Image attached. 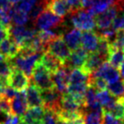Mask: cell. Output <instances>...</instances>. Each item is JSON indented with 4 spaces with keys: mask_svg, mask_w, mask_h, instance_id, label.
Here are the masks:
<instances>
[{
    "mask_svg": "<svg viewBox=\"0 0 124 124\" xmlns=\"http://www.w3.org/2000/svg\"><path fill=\"white\" fill-rule=\"evenodd\" d=\"M41 53H35L27 49H20L19 55L10 60L14 67H16L25 72L28 76H31L33 68L40 60Z\"/></svg>",
    "mask_w": 124,
    "mask_h": 124,
    "instance_id": "cell-1",
    "label": "cell"
},
{
    "mask_svg": "<svg viewBox=\"0 0 124 124\" xmlns=\"http://www.w3.org/2000/svg\"><path fill=\"white\" fill-rule=\"evenodd\" d=\"M31 77L34 82V84L39 88L41 91L49 90L55 88L53 81L52 78V74L45 68L39 60L33 68Z\"/></svg>",
    "mask_w": 124,
    "mask_h": 124,
    "instance_id": "cell-2",
    "label": "cell"
},
{
    "mask_svg": "<svg viewBox=\"0 0 124 124\" xmlns=\"http://www.w3.org/2000/svg\"><path fill=\"white\" fill-rule=\"evenodd\" d=\"M46 51L56 57L62 63V66L65 65L71 54V50L68 47L62 35H58L57 38H54L52 41L48 43Z\"/></svg>",
    "mask_w": 124,
    "mask_h": 124,
    "instance_id": "cell-3",
    "label": "cell"
},
{
    "mask_svg": "<svg viewBox=\"0 0 124 124\" xmlns=\"http://www.w3.org/2000/svg\"><path fill=\"white\" fill-rule=\"evenodd\" d=\"M72 23L75 28L80 31H93L95 26V15H91L87 10H81L72 13Z\"/></svg>",
    "mask_w": 124,
    "mask_h": 124,
    "instance_id": "cell-4",
    "label": "cell"
},
{
    "mask_svg": "<svg viewBox=\"0 0 124 124\" xmlns=\"http://www.w3.org/2000/svg\"><path fill=\"white\" fill-rule=\"evenodd\" d=\"M9 32L12 39L20 47V49L25 48L29 42L37 34L36 29H26L23 26H10Z\"/></svg>",
    "mask_w": 124,
    "mask_h": 124,
    "instance_id": "cell-5",
    "label": "cell"
},
{
    "mask_svg": "<svg viewBox=\"0 0 124 124\" xmlns=\"http://www.w3.org/2000/svg\"><path fill=\"white\" fill-rule=\"evenodd\" d=\"M8 84L17 92H22L26 90L30 84V77L16 67H14L8 76Z\"/></svg>",
    "mask_w": 124,
    "mask_h": 124,
    "instance_id": "cell-6",
    "label": "cell"
},
{
    "mask_svg": "<svg viewBox=\"0 0 124 124\" xmlns=\"http://www.w3.org/2000/svg\"><path fill=\"white\" fill-rule=\"evenodd\" d=\"M121 9L119 2H116L114 5L110 7L109 9L99 15H95V26L99 29L108 28L112 25L114 19L117 16L118 10Z\"/></svg>",
    "mask_w": 124,
    "mask_h": 124,
    "instance_id": "cell-7",
    "label": "cell"
},
{
    "mask_svg": "<svg viewBox=\"0 0 124 124\" xmlns=\"http://www.w3.org/2000/svg\"><path fill=\"white\" fill-rule=\"evenodd\" d=\"M34 22L40 30H47L49 28L60 25L62 22V19L54 15L50 10H44L38 15Z\"/></svg>",
    "mask_w": 124,
    "mask_h": 124,
    "instance_id": "cell-8",
    "label": "cell"
},
{
    "mask_svg": "<svg viewBox=\"0 0 124 124\" xmlns=\"http://www.w3.org/2000/svg\"><path fill=\"white\" fill-rule=\"evenodd\" d=\"M91 76L103 78L107 83H115L120 80L121 77L118 69L111 66L107 61L103 62L98 69L92 73Z\"/></svg>",
    "mask_w": 124,
    "mask_h": 124,
    "instance_id": "cell-9",
    "label": "cell"
},
{
    "mask_svg": "<svg viewBox=\"0 0 124 124\" xmlns=\"http://www.w3.org/2000/svg\"><path fill=\"white\" fill-rule=\"evenodd\" d=\"M116 2V0H82L81 7L82 9H85L91 15L95 16L106 11Z\"/></svg>",
    "mask_w": 124,
    "mask_h": 124,
    "instance_id": "cell-10",
    "label": "cell"
},
{
    "mask_svg": "<svg viewBox=\"0 0 124 124\" xmlns=\"http://www.w3.org/2000/svg\"><path fill=\"white\" fill-rule=\"evenodd\" d=\"M70 70L69 67L62 66L58 71L52 74V78L53 81L55 88L60 94H64L67 92V88L69 85V74Z\"/></svg>",
    "mask_w": 124,
    "mask_h": 124,
    "instance_id": "cell-11",
    "label": "cell"
},
{
    "mask_svg": "<svg viewBox=\"0 0 124 124\" xmlns=\"http://www.w3.org/2000/svg\"><path fill=\"white\" fill-rule=\"evenodd\" d=\"M46 10L57 16L63 18L69 13H71L70 8L67 3L66 0H42Z\"/></svg>",
    "mask_w": 124,
    "mask_h": 124,
    "instance_id": "cell-12",
    "label": "cell"
},
{
    "mask_svg": "<svg viewBox=\"0 0 124 124\" xmlns=\"http://www.w3.org/2000/svg\"><path fill=\"white\" fill-rule=\"evenodd\" d=\"M41 94L44 107L52 110L54 112L57 113L59 110V103L62 94L59 93L56 88L41 91Z\"/></svg>",
    "mask_w": 124,
    "mask_h": 124,
    "instance_id": "cell-13",
    "label": "cell"
},
{
    "mask_svg": "<svg viewBox=\"0 0 124 124\" xmlns=\"http://www.w3.org/2000/svg\"><path fill=\"white\" fill-rule=\"evenodd\" d=\"M11 113L15 116L21 117L28 110V105L26 101L25 92H17L15 96L10 100Z\"/></svg>",
    "mask_w": 124,
    "mask_h": 124,
    "instance_id": "cell-14",
    "label": "cell"
},
{
    "mask_svg": "<svg viewBox=\"0 0 124 124\" xmlns=\"http://www.w3.org/2000/svg\"><path fill=\"white\" fill-rule=\"evenodd\" d=\"M89 52L80 46L77 49L71 51L70 56L64 66L71 70L74 69V68H81L85 64Z\"/></svg>",
    "mask_w": 124,
    "mask_h": 124,
    "instance_id": "cell-15",
    "label": "cell"
},
{
    "mask_svg": "<svg viewBox=\"0 0 124 124\" xmlns=\"http://www.w3.org/2000/svg\"><path fill=\"white\" fill-rule=\"evenodd\" d=\"M20 48L15 43L11 37L4 38L0 42V53L8 60H13L19 55Z\"/></svg>",
    "mask_w": 124,
    "mask_h": 124,
    "instance_id": "cell-16",
    "label": "cell"
},
{
    "mask_svg": "<svg viewBox=\"0 0 124 124\" xmlns=\"http://www.w3.org/2000/svg\"><path fill=\"white\" fill-rule=\"evenodd\" d=\"M25 96L28 108L44 107L41 90L35 84H31L28 86V88H26Z\"/></svg>",
    "mask_w": 124,
    "mask_h": 124,
    "instance_id": "cell-17",
    "label": "cell"
},
{
    "mask_svg": "<svg viewBox=\"0 0 124 124\" xmlns=\"http://www.w3.org/2000/svg\"><path fill=\"white\" fill-rule=\"evenodd\" d=\"M100 37L94 31H88L82 33L81 47L89 53L95 52L98 48Z\"/></svg>",
    "mask_w": 124,
    "mask_h": 124,
    "instance_id": "cell-18",
    "label": "cell"
},
{
    "mask_svg": "<svg viewBox=\"0 0 124 124\" xmlns=\"http://www.w3.org/2000/svg\"><path fill=\"white\" fill-rule=\"evenodd\" d=\"M105 60H106L98 52L95 51L92 52V53H89L88 57H87L86 60L81 67V69L87 74L91 75L94 71H95L98 69L103 62H105Z\"/></svg>",
    "mask_w": 124,
    "mask_h": 124,
    "instance_id": "cell-19",
    "label": "cell"
},
{
    "mask_svg": "<svg viewBox=\"0 0 124 124\" xmlns=\"http://www.w3.org/2000/svg\"><path fill=\"white\" fill-rule=\"evenodd\" d=\"M44 113V107H32L29 108L20 118L26 124H43Z\"/></svg>",
    "mask_w": 124,
    "mask_h": 124,
    "instance_id": "cell-20",
    "label": "cell"
},
{
    "mask_svg": "<svg viewBox=\"0 0 124 124\" xmlns=\"http://www.w3.org/2000/svg\"><path fill=\"white\" fill-rule=\"evenodd\" d=\"M40 60H41V64L45 66V68L49 71L51 74L55 73L62 66V63L59 61L56 57H54L52 55L48 53L47 51H45L44 53L41 54Z\"/></svg>",
    "mask_w": 124,
    "mask_h": 124,
    "instance_id": "cell-21",
    "label": "cell"
},
{
    "mask_svg": "<svg viewBox=\"0 0 124 124\" xmlns=\"http://www.w3.org/2000/svg\"><path fill=\"white\" fill-rule=\"evenodd\" d=\"M81 31L77 28L69 31L64 36L63 39L71 51L77 49L81 46Z\"/></svg>",
    "mask_w": 124,
    "mask_h": 124,
    "instance_id": "cell-22",
    "label": "cell"
},
{
    "mask_svg": "<svg viewBox=\"0 0 124 124\" xmlns=\"http://www.w3.org/2000/svg\"><path fill=\"white\" fill-rule=\"evenodd\" d=\"M96 99L102 107L103 111H109L116 99L107 91V89L96 91Z\"/></svg>",
    "mask_w": 124,
    "mask_h": 124,
    "instance_id": "cell-23",
    "label": "cell"
},
{
    "mask_svg": "<svg viewBox=\"0 0 124 124\" xmlns=\"http://www.w3.org/2000/svg\"><path fill=\"white\" fill-rule=\"evenodd\" d=\"M90 75L81 68H74L70 71L69 84H88Z\"/></svg>",
    "mask_w": 124,
    "mask_h": 124,
    "instance_id": "cell-24",
    "label": "cell"
},
{
    "mask_svg": "<svg viewBox=\"0 0 124 124\" xmlns=\"http://www.w3.org/2000/svg\"><path fill=\"white\" fill-rule=\"evenodd\" d=\"M106 60L111 66L118 69L122 63L124 61V50L121 48H112L110 44V50Z\"/></svg>",
    "mask_w": 124,
    "mask_h": 124,
    "instance_id": "cell-25",
    "label": "cell"
},
{
    "mask_svg": "<svg viewBox=\"0 0 124 124\" xmlns=\"http://www.w3.org/2000/svg\"><path fill=\"white\" fill-rule=\"evenodd\" d=\"M106 112L110 113L111 116L119 121L124 119V97L116 99L114 105L111 107V109Z\"/></svg>",
    "mask_w": 124,
    "mask_h": 124,
    "instance_id": "cell-26",
    "label": "cell"
},
{
    "mask_svg": "<svg viewBox=\"0 0 124 124\" xmlns=\"http://www.w3.org/2000/svg\"><path fill=\"white\" fill-rule=\"evenodd\" d=\"M84 124H102V111H85Z\"/></svg>",
    "mask_w": 124,
    "mask_h": 124,
    "instance_id": "cell-27",
    "label": "cell"
},
{
    "mask_svg": "<svg viewBox=\"0 0 124 124\" xmlns=\"http://www.w3.org/2000/svg\"><path fill=\"white\" fill-rule=\"evenodd\" d=\"M107 91L116 99L124 97V83L123 81L118 80L112 83H108Z\"/></svg>",
    "mask_w": 124,
    "mask_h": 124,
    "instance_id": "cell-28",
    "label": "cell"
},
{
    "mask_svg": "<svg viewBox=\"0 0 124 124\" xmlns=\"http://www.w3.org/2000/svg\"><path fill=\"white\" fill-rule=\"evenodd\" d=\"M29 20V15L27 13L15 8L13 6V15H12V20L16 26H24L27 23Z\"/></svg>",
    "mask_w": 124,
    "mask_h": 124,
    "instance_id": "cell-29",
    "label": "cell"
},
{
    "mask_svg": "<svg viewBox=\"0 0 124 124\" xmlns=\"http://www.w3.org/2000/svg\"><path fill=\"white\" fill-rule=\"evenodd\" d=\"M58 35L57 33H55L54 31H50V30H41L39 31H37V37L39 38V39L41 41V43L46 46H46L47 44L50 43L51 41L56 38Z\"/></svg>",
    "mask_w": 124,
    "mask_h": 124,
    "instance_id": "cell-30",
    "label": "cell"
},
{
    "mask_svg": "<svg viewBox=\"0 0 124 124\" xmlns=\"http://www.w3.org/2000/svg\"><path fill=\"white\" fill-rule=\"evenodd\" d=\"M12 70H13V66L10 63V60L5 59L0 61V77L8 78Z\"/></svg>",
    "mask_w": 124,
    "mask_h": 124,
    "instance_id": "cell-31",
    "label": "cell"
},
{
    "mask_svg": "<svg viewBox=\"0 0 124 124\" xmlns=\"http://www.w3.org/2000/svg\"><path fill=\"white\" fill-rule=\"evenodd\" d=\"M43 124H58V119H57V114L52 110L45 108Z\"/></svg>",
    "mask_w": 124,
    "mask_h": 124,
    "instance_id": "cell-32",
    "label": "cell"
},
{
    "mask_svg": "<svg viewBox=\"0 0 124 124\" xmlns=\"http://www.w3.org/2000/svg\"><path fill=\"white\" fill-rule=\"evenodd\" d=\"M112 29L114 30L116 32L118 31H124V14L122 16L117 17L114 19L112 22Z\"/></svg>",
    "mask_w": 124,
    "mask_h": 124,
    "instance_id": "cell-33",
    "label": "cell"
},
{
    "mask_svg": "<svg viewBox=\"0 0 124 124\" xmlns=\"http://www.w3.org/2000/svg\"><path fill=\"white\" fill-rule=\"evenodd\" d=\"M102 124H121V121L115 118L110 113L102 111Z\"/></svg>",
    "mask_w": 124,
    "mask_h": 124,
    "instance_id": "cell-34",
    "label": "cell"
},
{
    "mask_svg": "<svg viewBox=\"0 0 124 124\" xmlns=\"http://www.w3.org/2000/svg\"><path fill=\"white\" fill-rule=\"evenodd\" d=\"M13 116L10 111L0 109V124H9Z\"/></svg>",
    "mask_w": 124,
    "mask_h": 124,
    "instance_id": "cell-35",
    "label": "cell"
},
{
    "mask_svg": "<svg viewBox=\"0 0 124 124\" xmlns=\"http://www.w3.org/2000/svg\"><path fill=\"white\" fill-rule=\"evenodd\" d=\"M81 1L82 0H66L69 8H70L71 13H74V12L81 10Z\"/></svg>",
    "mask_w": 124,
    "mask_h": 124,
    "instance_id": "cell-36",
    "label": "cell"
},
{
    "mask_svg": "<svg viewBox=\"0 0 124 124\" xmlns=\"http://www.w3.org/2000/svg\"><path fill=\"white\" fill-rule=\"evenodd\" d=\"M9 27H6V26H0V42L3 40L4 38L10 37L9 32Z\"/></svg>",
    "mask_w": 124,
    "mask_h": 124,
    "instance_id": "cell-37",
    "label": "cell"
},
{
    "mask_svg": "<svg viewBox=\"0 0 124 124\" xmlns=\"http://www.w3.org/2000/svg\"><path fill=\"white\" fill-rule=\"evenodd\" d=\"M58 124H84V116L72 121H60Z\"/></svg>",
    "mask_w": 124,
    "mask_h": 124,
    "instance_id": "cell-38",
    "label": "cell"
},
{
    "mask_svg": "<svg viewBox=\"0 0 124 124\" xmlns=\"http://www.w3.org/2000/svg\"><path fill=\"white\" fill-rule=\"evenodd\" d=\"M118 71H119V72H120V76H122L123 79H124V62L122 63V65L119 66Z\"/></svg>",
    "mask_w": 124,
    "mask_h": 124,
    "instance_id": "cell-39",
    "label": "cell"
},
{
    "mask_svg": "<svg viewBox=\"0 0 124 124\" xmlns=\"http://www.w3.org/2000/svg\"><path fill=\"white\" fill-rule=\"evenodd\" d=\"M25 3H26L27 4H29L31 7H34L35 6V4H36V3H37V1L38 0H23Z\"/></svg>",
    "mask_w": 124,
    "mask_h": 124,
    "instance_id": "cell-40",
    "label": "cell"
},
{
    "mask_svg": "<svg viewBox=\"0 0 124 124\" xmlns=\"http://www.w3.org/2000/svg\"><path fill=\"white\" fill-rule=\"evenodd\" d=\"M8 1H9L10 3H12V4H15V3H18V2L20 1V0H8Z\"/></svg>",
    "mask_w": 124,
    "mask_h": 124,
    "instance_id": "cell-41",
    "label": "cell"
},
{
    "mask_svg": "<svg viewBox=\"0 0 124 124\" xmlns=\"http://www.w3.org/2000/svg\"><path fill=\"white\" fill-rule=\"evenodd\" d=\"M19 124H26V123L23 121V120L21 119V118H20V123H19Z\"/></svg>",
    "mask_w": 124,
    "mask_h": 124,
    "instance_id": "cell-42",
    "label": "cell"
},
{
    "mask_svg": "<svg viewBox=\"0 0 124 124\" xmlns=\"http://www.w3.org/2000/svg\"><path fill=\"white\" fill-rule=\"evenodd\" d=\"M0 26H4V25L3 24V22L1 21V20H0Z\"/></svg>",
    "mask_w": 124,
    "mask_h": 124,
    "instance_id": "cell-43",
    "label": "cell"
},
{
    "mask_svg": "<svg viewBox=\"0 0 124 124\" xmlns=\"http://www.w3.org/2000/svg\"><path fill=\"white\" fill-rule=\"evenodd\" d=\"M121 124H124V119L121 121Z\"/></svg>",
    "mask_w": 124,
    "mask_h": 124,
    "instance_id": "cell-44",
    "label": "cell"
},
{
    "mask_svg": "<svg viewBox=\"0 0 124 124\" xmlns=\"http://www.w3.org/2000/svg\"><path fill=\"white\" fill-rule=\"evenodd\" d=\"M123 83H124V79H123Z\"/></svg>",
    "mask_w": 124,
    "mask_h": 124,
    "instance_id": "cell-45",
    "label": "cell"
}]
</instances>
